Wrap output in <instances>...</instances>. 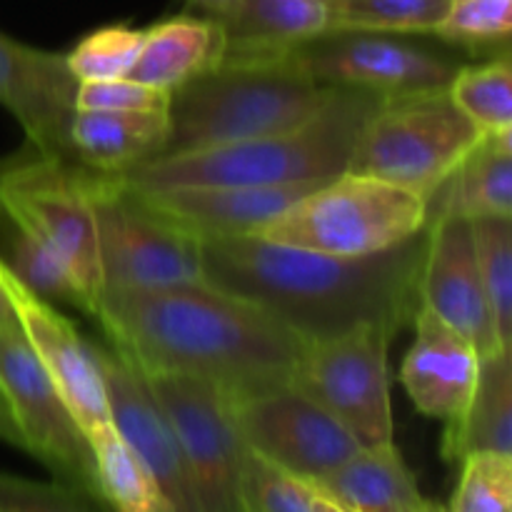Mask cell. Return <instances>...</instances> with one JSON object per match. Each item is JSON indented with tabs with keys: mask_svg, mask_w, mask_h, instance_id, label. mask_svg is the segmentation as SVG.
<instances>
[{
	"mask_svg": "<svg viewBox=\"0 0 512 512\" xmlns=\"http://www.w3.org/2000/svg\"><path fill=\"white\" fill-rule=\"evenodd\" d=\"M100 498L113 512H165L158 488L115 423L88 438Z\"/></svg>",
	"mask_w": 512,
	"mask_h": 512,
	"instance_id": "obj_26",
	"label": "cell"
},
{
	"mask_svg": "<svg viewBox=\"0 0 512 512\" xmlns=\"http://www.w3.org/2000/svg\"><path fill=\"white\" fill-rule=\"evenodd\" d=\"M0 398L25 453L60 483L100 498L88 440L20 330L0 328Z\"/></svg>",
	"mask_w": 512,
	"mask_h": 512,
	"instance_id": "obj_12",
	"label": "cell"
},
{
	"mask_svg": "<svg viewBox=\"0 0 512 512\" xmlns=\"http://www.w3.org/2000/svg\"><path fill=\"white\" fill-rule=\"evenodd\" d=\"M445 512H512V455H468Z\"/></svg>",
	"mask_w": 512,
	"mask_h": 512,
	"instance_id": "obj_34",
	"label": "cell"
},
{
	"mask_svg": "<svg viewBox=\"0 0 512 512\" xmlns=\"http://www.w3.org/2000/svg\"><path fill=\"white\" fill-rule=\"evenodd\" d=\"M185 455L203 512H245V443L233 418V403L215 385L190 375H145Z\"/></svg>",
	"mask_w": 512,
	"mask_h": 512,
	"instance_id": "obj_11",
	"label": "cell"
},
{
	"mask_svg": "<svg viewBox=\"0 0 512 512\" xmlns=\"http://www.w3.org/2000/svg\"><path fill=\"white\" fill-rule=\"evenodd\" d=\"M440 453L460 465L473 453L512 455V350L480 358V375L468 408L445 423Z\"/></svg>",
	"mask_w": 512,
	"mask_h": 512,
	"instance_id": "obj_25",
	"label": "cell"
},
{
	"mask_svg": "<svg viewBox=\"0 0 512 512\" xmlns=\"http://www.w3.org/2000/svg\"><path fill=\"white\" fill-rule=\"evenodd\" d=\"M425 225L423 195L345 170L290 205L258 238L340 258H365L398 248L423 233Z\"/></svg>",
	"mask_w": 512,
	"mask_h": 512,
	"instance_id": "obj_5",
	"label": "cell"
},
{
	"mask_svg": "<svg viewBox=\"0 0 512 512\" xmlns=\"http://www.w3.org/2000/svg\"><path fill=\"white\" fill-rule=\"evenodd\" d=\"M0 403H3V398H0ZM3 405H5V403H3Z\"/></svg>",
	"mask_w": 512,
	"mask_h": 512,
	"instance_id": "obj_42",
	"label": "cell"
},
{
	"mask_svg": "<svg viewBox=\"0 0 512 512\" xmlns=\"http://www.w3.org/2000/svg\"><path fill=\"white\" fill-rule=\"evenodd\" d=\"M0 275H3L15 315H18L20 333L58 388L60 398L73 413L85 440L110 428L113 415H110L105 380L100 373L98 358H95L93 343H88L75 330V325L53 308V303H45L38 295L30 293L23 283H18L3 258H0Z\"/></svg>",
	"mask_w": 512,
	"mask_h": 512,
	"instance_id": "obj_15",
	"label": "cell"
},
{
	"mask_svg": "<svg viewBox=\"0 0 512 512\" xmlns=\"http://www.w3.org/2000/svg\"><path fill=\"white\" fill-rule=\"evenodd\" d=\"M425 205L428 220L512 218V133L485 135Z\"/></svg>",
	"mask_w": 512,
	"mask_h": 512,
	"instance_id": "obj_23",
	"label": "cell"
},
{
	"mask_svg": "<svg viewBox=\"0 0 512 512\" xmlns=\"http://www.w3.org/2000/svg\"><path fill=\"white\" fill-rule=\"evenodd\" d=\"M215 18L223 60L280 58L330 30L328 0H230Z\"/></svg>",
	"mask_w": 512,
	"mask_h": 512,
	"instance_id": "obj_20",
	"label": "cell"
},
{
	"mask_svg": "<svg viewBox=\"0 0 512 512\" xmlns=\"http://www.w3.org/2000/svg\"><path fill=\"white\" fill-rule=\"evenodd\" d=\"M168 133V113L75 110L68 128V158L98 173H123L158 158Z\"/></svg>",
	"mask_w": 512,
	"mask_h": 512,
	"instance_id": "obj_22",
	"label": "cell"
},
{
	"mask_svg": "<svg viewBox=\"0 0 512 512\" xmlns=\"http://www.w3.org/2000/svg\"><path fill=\"white\" fill-rule=\"evenodd\" d=\"M0 328L3 330H20L18 315H15L13 303H10V295L5 290L3 275H0Z\"/></svg>",
	"mask_w": 512,
	"mask_h": 512,
	"instance_id": "obj_37",
	"label": "cell"
},
{
	"mask_svg": "<svg viewBox=\"0 0 512 512\" xmlns=\"http://www.w3.org/2000/svg\"><path fill=\"white\" fill-rule=\"evenodd\" d=\"M315 488V485H313ZM313 512H353L348 508V505H343L340 500H335L333 495L323 493L320 488H315V495H313Z\"/></svg>",
	"mask_w": 512,
	"mask_h": 512,
	"instance_id": "obj_40",
	"label": "cell"
},
{
	"mask_svg": "<svg viewBox=\"0 0 512 512\" xmlns=\"http://www.w3.org/2000/svg\"><path fill=\"white\" fill-rule=\"evenodd\" d=\"M325 180L288 185H230V188H185L143 193L160 215L195 238H245L268 223Z\"/></svg>",
	"mask_w": 512,
	"mask_h": 512,
	"instance_id": "obj_19",
	"label": "cell"
},
{
	"mask_svg": "<svg viewBox=\"0 0 512 512\" xmlns=\"http://www.w3.org/2000/svg\"><path fill=\"white\" fill-rule=\"evenodd\" d=\"M75 90L65 53L33 48L0 30V105L18 120L35 153L68 158Z\"/></svg>",
	"mask_w": 512,
	"mask_h": 512,
	"instance_id": "obj_17",
	"label": "cell"
},
{
	"mask_svg": "<svg viewBox=\"0 0 512 512\" xmlns=\"http://www.w3.org/2000/svg\"><path fill=\"white\" fill-rule=\"evenodd\" d=\"M240 488L245 512H313V483L278 468L250 448L243 453Z\"/></svg>",
	"mask_w": 512,
	"mask_h": 512,
	"instance_id": "obj_33",
	"label": "cell"
},
{
	"mask_svg": "<svg viewBox=\"0 0 512 512\" xmlns=\"http://www.w3.org/2000/svg\"><path fill=\"white\" fill-rule=\"evenodd\" d=\"M0 440L8 445H13V448L23 450V438H20L18 428H15L13 418H10L8 408H5L3 403H0Z\"/></svg>",
	"mask_w": 512,
	"mask_h": 512,
	"instance_id": "obj_38",
	"label": "cell"
},
{
	"mask_svg": "<svg viewBox=\"0 0 512 512\" xmlns=\"http://www.w3.org/2000/svg\"><path fill=\"white\" fill-rule=\"evenodd\" d=\"M93 170L53 155H30L0 170V213L15 230L53 250L88 298L93 318L103 295Z\"/></svg>",
	"mask_w": 512,
	"mask_h": 512,
	"instance_id": "obj_7",
	"label": "cell"
},
{
	"mask_svg": "<svg viewBox=\"0 0 512 512\" xmlns=\"http://www.w3.org/2000/svg\"><path fill=\"white\" fill-rule=\"evenodd\" d=\"M393 335L363 325L333 338L305 340L293 385L333 413L360 448L393 443L388 350Z\"/></svg>",
	"mask_w": 512,
	"mask_h": 512,
	"instance_id": "obj_9",
	"label": "cell"
},
{
	"mask_svg": "<svg viewBox=\"0 0 512 512\" xmlns=\"http://www.w3.org/2000/svg\"><path fill=\"white\" fill-rule=\"evenodd\" d=\"M330 90L288 58L223 60L170 93V133L160 155L223 148L298 128Z\"/></svg>",
	"mask_w": 512,
	"mask_h": 512,
	"instance_id": "obj_4",
	"label": "cell"
},
{
	"mask_svg": "<svg viewBox=\"0 0 512 512\" xmlns=\"http://www.w3.org/2000/svg\"><path fill=\"white\" fill-rule=\"evenodd\" d=\"M230 403L245 448L308 483L328 478L360 450L350 430L293 383Z\"/></svg>",
	"mask_w": 512,
	"mask_h": 512,
	"instance_id": "obj_13",
	"label": "cell"
},
{
	"mask_svg": "<svg viewBox=\"0 0 512 512\" xmlns=\"http://www.w3.org/2000/svg\"><path fill=\"white\" fill-rule=\"evenodd\" d=\"M228 3L230 0H183V5L188 13L210 15V18H215V15H218Z\"/></svg>",
	"mask_w": 512,
	"mask_h": 512,
	"instance_id": "obj_39",
	"label": "cell"
},
{
	"mask_svg": "<svg viewBox=\"0 0 512 512\" xmlns=\"http://www.w3.org/2000/svg\"><path fill=\"white\" fill-rule=\"evenodd\" d=\"M512 0H453L433 33L438 43L473 55L510 53Z\"/></svg>",
	"mask_w": 512,
	"mask_h": 512,
	"instance_id": "obj_30",
	"label": "cell"
},
{
	"mask_svg": "<svg viewBox=\"0 0 512 512\" xmlns=\"http://www.w3.org/2000/svg\"><path fill=\"white\" fill-rule=\"evenodd\" d=\"M453 0H328L330 30L433 35Z\"/></svg>",
	"mask_w": 512,
	"mask_h": 512,
	"instance_id": "obj_28",
	"label": "cell"
},
{
	"mask_svg": "<svg viewBox=\"0 0 512 512\" xmlns=\"http://www.w3.org/2000/svg\"><path fill=\"white\" fill-rule=\"evenodd\" d=\"M435 512H445L443 505H435Z\"/></svg>",
	"mask_w": 512,
	"mask_h": 512,
	"instance_id": "obj_41",
	"label": "cell"
},
{
	"mask_svg": "<svg viewBox=\"0 0 512 512\" xmlns=\"http://www.w3.org/2000/svg\"><path fill=\"white\" fill-rule=\"evenodd\" d=\"M225 35L218 18L180 13L145 28L143 48L125 78L158 90H178L223 63Z\"/></svg>",
	"mask_w": 512,
	"mask_h": 512,
	"instance_id": "obj_21",
	"label": "cell"
},
{
	"mask_svg": "<svg viewBox=\"0 0 512 512\" xmlns=\"http://www.w3.org/2000/svg\"><path fill=\"white\" fill-rule=\"evenodd\" d=\"M118 433L148 470L165 512H203L193 473L145 375L110 345H93Z\"/></svg>",
	"mask_w": 512,
	"mask_h": 512,
	"instance_id": "obj_14",
	"label": "cell"
},
{
	"mask_svg": "<svg viewBox=\"0 0 512 512\" xmlns=\"http://www.w3.org/2000/svg\"><path fill=\"white\" fill-rule=\"evenodd\" d=\"M0 258L8 265L10 273L18 278V283H23L25 288L33 295H38L40 300H45V303H65L70 305V308H78L80 313L93 318L88 298H85L83 290L78 288V283H75V278L70 275V270L65 268L63 260H60L53 250L45 248L40 240L30 238L28 233L15 230L13 240H10L8 255H0Z\"/></svg>",
	"mask_w": 512,
	"mask_h": 512,
	"instance_id": "obj_31",
	"label": "cell"
},
{
	"mask_svg": "<svg viewBox=\"0 0 512 512\" xmlns=\"http://www.w3.org/2000/svg\"><path fill=\"white\" fill-rule=\"evenodd\" d=\"M105 290L165 288L203 278V240L160 215L115 173L90 175Z\"/></svg>",
	"mask_w": 512,
	"mask_h": 512,
	"instance_id": "obj_8",
	"label": "cell"
},
{
	"mask_svg": "<svg viewBox=\"0 0 512 512\" xmlns=\"http://www.w3.org/2000/svg\"><path fill=\"white\" fill-rule=\"evenodd\" d=\"M470 233L498 340L512 350V218H475Z\"/></svg>",
	"mask_w": 512,
	"mask_h": 512,
	"instance_id": "obj_29",
	"label": "cell"
},
{
	"mask_svg": "<svg viewBox=\"0 0 512 512\" xmlns=\"http://www.w3.org/2000/svg\"><path fill=\"white\" fill-rule=\"evenodd\" d=\"M428 235L365 258L315 253L258 235L203 240V278L283 320L303 340L373 325L395 338L420 308Z\"/></svg>",
	"mask_w": 512,
	"mask_h": 512,
	"instance_id": "obj_2",
	"label": "cell"
},
{
	"mask_svg": "<svg viewBox=\"0 0 512 512\" xmlns=\"http://www.w3.org/2000/svg\"><path fill=\"white\" fill-rule=\"evenodd\" d=\"M383 98L368 90L333 88L323 108L298 128L223 148L158 155L115 173L138 193L230 185H288L345 173L360 130Z\"/></svg>",
	"mask_w": 512,
	"mask_h": 512,
	"instance_id": "obj_3",
	"label": "cell"
},
{
	"mask_svg": "<svg viewBox=\"0 0 512 512\" xmlns=\"http://www.w3.org/2000/svg\"><path fill=\"white\" fill-rule=\"evenodd\" d=\"M168 90L150 88L130 78L85 80L75 90V110H115V113H168Z\"/></svg>",
	"mask_w": 512,
	"mask_h": 512,
	"instance_id": "obj_36",
	"label": "cell"
},
{
	"mask_svg": "<svg viewBox=\"0 0 512 512\" xmlns=\"http://www.w3.org/2000/svg\"><path fill=\"white\" fill-rule=\"evenodd\" d=\"M420 305L475 345L480 355L505 350L485 298L470 220L435 218L425 225Z\"/></svg>",
	"mask_w": 512,
	"mask_h": 512,
	"instance_id": "obj_16",
	"label": "cell"
},
{
	"mask_svg": "<svg viewBox=\"0 0 512 512\" xmlns=\"http://www.w3.org/2000/svg\"><path fill=\"white\" fill-rule=\"evenodd\" d=\"M448 95L460 113L485 135L512 133V68L510 53L483 63H463L450 80Z\"/></svg>",
	"mask_w": 512,
	"mask_h": 512,
	"instance_id": "obj_27",
	"label": "cell"
},
{
	"mask_svg": "<svg viewBox=\"0 0 512 512\" xmlns=\"http://www.w3.org/2000/svg\"><path fill=\"white\" fill-rule=\"evenodd\" d=\"M313 485L353 512H435L438 505L420 493L395 440L360 448L328 478Z\"/></svg>",
	"mask_w": 512,
	"mask_h": 512,
	"instance_id": "obj_24",
	"label": "cell"
},
{
	"mask_svg": "<svg viewBox=\"0 0 512 512\" xmlns=\"http://www.w3.org/2000/svg\"><path fill=\"white\" fill-rule=\"evenodd\" d=\"M143 38L145 28H133L128 23L103 25L78 40V45L65 53V63L78 83L125 78L143 48Z\"/></svg>",
	"mask_w": 512,
	"mask_h": 512,
	"instance_id": "obj_32",
	"label": "cell"
},
{
	"mask_svg": "<svg viewBox=\"0 0 512 512\" xmlns=\"http://www.w3.org/2000/svg\"><path fill=\"white\" fill-rule=\"evenodd\" d=\"M0 512H113L105 500L53 480L38 483L0 473Z\"/></svg>",
	"mask_w": 512,
	"mask_h": 512,
	"instance_id": "obj_35",
	"label": "cell"
},
{
	"mask_svg": "<svg viewBox=\"0 0 512 512\" xmlns=\"http://www.w3.org/2000/svg\"><path fill=\"white\" fill-rule=\"evenodd\" d=\"M485 138L448 90L383 98L350 155L348 170L428 195Z\"/></svg>",
	"mask_w": 512,
	"mask_h": 512,
	"instance_id": "obj_6",
	"label": "cell"
},
{
	"mask_svg": "<svg viewBox=\"0 0 512 512\" xmlns=\"http://www.w3.org/2000/svg\"><path fill=\"white\" fill-rule=\"evenodd\" d=\"M325 88L368 90L380 98L448 90L463 60L453 48L415 43L410 35L328 30L283 55Z\"/></svg>",
	"mask_w": 512,
	"mask_h": 512,
	"instance_id": "obj_10",
	"label": "cell"
},
{
	"mask_svg": "<svg viewBox=\"0 0 512 512\" xmlns=\"http://www.w3.org/2000/svg\"><path fill=\"white\" fill-rule=\"evenodd\" d=\"M95 320L143 375H190L230 400L293 383L305 345L273 313L205 280L105 290Z\"/></svg>",
	"mask_w": 512,
	"mask_h": 512,
	"instance_id": "obj_1",
	"label": "cell"
},
{
	"mask_svg": "<svg viewBox=\"0 0 512 512\" xmlns=\"http://www.w3.org/2000/svg\"><path fill=\"white\" fill-rule=\"evenodd\" d=\"M410 328L415 338L400 368V383L420 415L453 423L473 398L483 355L423 305Z\"/></svg>",
	"mask_w": 512,
	"mask_h": 512,
	"instance_id": "obj_18",
	"label": "cell"
}]
</instances>
